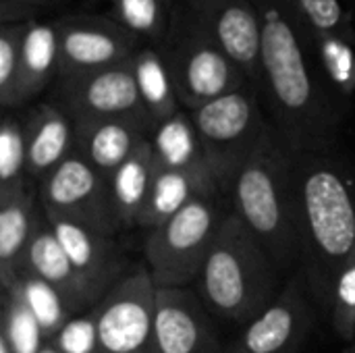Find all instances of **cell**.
<instances>
[{
  "label": "cell",
  "instance_id": "obj_1",
  "mask_svg": "<svg viewBox=\"0 0 355 353\" xmlns=\"http://www.w3.org/2000/svg\"><path fill=\"white\" fill-rule=\"evenodd\" d=\"M262 21V81L272 125L285 146L324 152L337 127L327 81L279 0H254Z\"/></svg>",
  "mask_w": 355,
  "mask_h": 353
},
{
  "label": "cell",
  "instance_id": "obj_2",
  "mask_svg": "<svg viewBox=\"0 0 355 353\" xmlns=\"http://www.w3.org/2000/svg\"><path fill=\"white\" fill-rule=\"evenodd\" d=\"M300 262L316 304L331 312L337 275L355 248V191L324 152L293 158Z\"/></svg>",
  "mask_w": 355,
  "mask_h": 353
},
{
  "label": "cell",
  "instance_id": "obj_3",
  "mask_svg": "<svg viewBox=\"0 0 355 353\" xmlns=\"http://www.w3.org/2000/svg\"><path fill=\"white\" fill-rule=\"evenodd\" d=\"M293 158L295 152L272 129L229 189L235 214L262 243L279 270L300 260Z\"/></svg>",
  "mask_w": 355,
  "mask_h": 353
},
{
  "label": "cell",
  "instance_id": "obj_4",
  "mask_svg": "<svg viewBox=\"0 0 355 353\" xmlns=\"http://www.w3.org/2000/svg\"><path fill=\"white\" fill-rule=\"evenodd\" d=\"M279 268L233 212L225 214L198 287L204 306L227 322H252L272 304Z\"/></svg>",
  "mask_w": 355,
  "mask_h": 353
},
{
  "label": "cell",
  "instance_id": "obj_5",
  "mask_svg": "<svg viewBox=\"0 0 355 353\" xmlns=\"http://www.w3.org/2000/svg\"><path fill=\"white\" fill-rule=\"evenodd\" d=\"M158 50L187 112L252 85L241 67L229 58L183 0H175L171 29Z\"/></svg>",
  "mask_w": 355,
  "mask_h": 353
},
{
  "label": "cell",
  "instance_id": "obj_6",
  "mask_svg": "<svg viewBox=\"0 0 355 353\" xmlns=\"http://www.w3.org/2000/svg\"><path fill=\"white\" fill-rule=\"evenodd\" d=\"M204 146L206 160L220 185L229 191L243 164L260 150L275 125L264 117L254 85L227 94L189 112Z\"/></svg>",
  "mask_w": 355,
  "mask_h": 353
},
{
  "label": "cell",
  "instance_id": "obj_7",
  "mask_svg": "<svg viewBox=\"0 0 355 353\" xmlns=\"http://www.w3.org/2000/svg\"><path fill=\"white\" fill-rule=\"evenodd\" d=\"M216 198H196L166 223L150 229L144 256L158 289H183L198 281L225 218Z\"/></svg>",
  "mask_w": 355,
  "mask_h": 353
},
{
  "label": "cell",
  "instance_id": "obj_8",
  "mask_svg": "<svg viewBox=\"0 0 355 353\" xmlns=\"http://www.w3.org/2000/svg\"><path fill=\"white\" fill-rule=\"evenodd\" d=\"M40 206L44 214L62 216L108 237L121 229L108 179L77 152L40 183Z\"/></svg>",
  "mask_w": 355,
  "mask_h": 353
},
{
  "label": "cell",
  "instance_id": "obj_9",
  "mask_svg": "<svg viewBox=\"0 0 355 353\" xmlns=\"http://www.w3.org/2000/svg\"><path fill=\"white\" fill-rule=\"evenodd\" d=\"M158 287L148 268L127 273L92 310L102 353L154 352Z\"/></svg>",
  "mask_w": 355,
  "mask_h": 353
},
{
  "label": "cell",
  "instance_id": "obj_10",
  "mask_svg": "<svg viewBox=\"0 0 355 353\" xmlns=\"http://www.w3.org/2000/svg\"><path fill=\"white\" fill-rule=\"evenodd\" d=\"M58 79L129 62L146 44L108 15L75 12L54 19Z\"/></svg>",
  "mask_w": 355,
  "mask_h": 353
},
{
  "label": "cell",
  "instance_id": "obj_11",
  "mask_svg": "<svg viewBox=\"0 0 355 353\" xmlns=\"http://www.w3.org/2000/svg\"><path fill=\"white\" fill-rule=\"evenodd\" d=\"M131 60L83 75L56 79L50 102L58 104L73 121L148 114L137 92Z\"/></svg>",
  "mask_w": 355,
  "mask_h": 353
},
{
  "label": "cell",
  "instance_id": "obj_12",
  "mask_svg": "<svg viewBox=\"0 0 355 353\" xmlns=\"http://www.w3.org/2000/svg\"><path fill=\"white\" fill-rule=\"evenodd\" d=\"M216 44L260 89L262 81V21L254 0H183Z\"/></svg>",
  "mask_w": 355,
  "mask_h": 353
},
{
  "label": "cell",
  "instance_id": "obj_13",
  "mask_svg": "<svg viewBox=\"0 0 355 353\" xmlns=\"http://www.w3.org/2000/svg\"><path fill=\"white\" fill-rule=\"evenodd\" d=\"M310 329L312 310L304 287L300 281H289L225 353H297Z\"/></svg>",
  "mask_w": 355,
  "mask_h": 353
},
{
  "label": "cell",
  "instance_id": "obj_14",
  "mask_svg": "<svg viewBox=\"0 0 355 353\" xmlns=\"http://www.w3.org/2000/svg\"><path fill=\"white\" fill-rule=\"evenodd\" d=\"M156 353H225L208 308L187 287L158 289L154 318Z\"/></svg>",
  "mask_w": 355,
  "mask_h": 353
},
{
  "label": "cell",
  "instance_id": "obj_15",
  "mask_svg": "<svg viewBox=\"0 0 355 353\" xmlns=\"http://www.w3.org/2000/svg\"><path fill=\"white\" fill-rule=\"evenodd\" d=\"M62 243L71 264L79 277L87 283L98 300H102L123 277L127 260L116 246L114 237L96 233L83 225L67 221L62 216L44 214Z\"/></svg>",
  "mask_w": 355,
  "mask_h": 353
},
{
  "label": "cell",
  "instance_id": "obj_16",
  "mask_svg": "<svg viewBox=\"0 0 355 353\" xmlns=\"http://www.w3.org/2000/svg\"><path fill=\"white\" fill-rule=\"evenodd\" d=\"M19 275H31L48 283L52 289L60 293V298L64 300V304L75 316L92 310L100 302L94 295V291L87 287V283L79 277L75 266L71 264L62 243L58 241L54 229L46 221L44 210L33 231V237L29 239L23 258L19 262L17 277Z\"/></svg>",
  "mask_w": 355,
  "mask_h": 353
},
{
  "label": "cell",
  "instance_id": "obj_17",
  "mask_svg": "<svg viewBox=\"0 0 355 353\" xmlns=\"http://www.w3.org/2000/svg\"><path fill=\"white\" fill-rule=\"evenodd\" d=\"M75 123V152L83 156L98 173L110 179L116 169L152 137L154 123L148 114L92 119Z\"/></svg>",
  "mask_w": 355,
  "mask_h": 353
},
{
  "label": "cell",
  "instance_id": "obj_18",
  "mask_svg": "<svg viewBox=\"0 0 355 353\" xmlns=\"http://www.w3.org/2000/svg\"><path fill=\"white\" fill-rule=\"evenodd\" d=\"M27 179L44 181L75 152V123L54 102H40L23 117Z\"/></svg>",
  "mask_w": 355,
  "mask_h": 353
},
{
  "label": "cell",
  "instance_id": "obj_19",
  "mask_svg": "<svg viewBox=\"0 0 355 353\" xmlns=\"http://www.w3.org/2000/svg\"><path fill=\"white\" fill-rule=\"evenodd\" d=\"M37 196L31 179L0 189V285L10 287L19 273L23 252L40 223Z\"/></svg>",
  "mask_w": 355,
  "mask_h": 353
},
{
  "label": "cell",
  "instance_id": "obj_20",
  "mask_svg": "<svg viewBox=\"0 0 355 353\" xmlns=\"http://www.w3.org/2000/svg\"><path fill=\"white\" fill-rule=\"evenodd\" d=\"M218 191L220 185L212 173L166 171L156 166L150 198L146 202L137 227L156 229L196 198H218Z\"/></svg>",
  "mask_w": 355,
  "mask_h": 353
},
{
  "label": "cell",
  "instance_id": "obj_21",
  "mask_svg": "<svg viewBox=\"0 0 355 353\" xmlns=\"http://www.w3.org/2000/svg\"><path fill=\"white\" fill-rule=\"evenodd\" d=\"M58 79V35L54 21H27L19 81H17V108L42 96Z\"/></svg>",
  "mask_w": 355,
  "mask_h": 353
},
{
  "label": "cell",
  "instance_id": "obj_22",
  "mask_svg": "<svg viewBox=\"0 0 355 353\" xmlns=\"http://www.w3.org/2000/svg\"><path fill=\"white\" fill-rule=\"evenodd\" d=\"M154 177H156V154H154L152 139L148 137L108 179L121 229H133L139 225V216L150 198Z\"/></svg>",
  "mask_w": 355,
  "mask_h": 353
},
{
  "label": "cell",
  "instance_id": "obj_23",
  "mask_svg": "<svg viewBox=\"0 0 355 353\" xmlns=\"http://www.w3.org/2000/svg\"><path fill=\"white\" fill-rule=\"evenodd\" d=\"M150 139L154 146L158 169L187 171V173H212L204 154L202 139L187 110H179L175 117L158 123Z\"/></svg>",
  "mask_w": 355,
  "mask_h": 353
},
{
  "label": "cell",
  "instance_id": "obj_24",
  "mask_svg": "<svg viewBox=\"0 0 355 353\" xmlns=\"http://www.w3.org/2000/svg\"><path fill=\"white\" fill-rule=\"evenodd\" d=\"M295 25L308 52L327 37H345L355 42L352 10L343 0H279Z\"/></svg>",
  "mask_w": 355,
  "mask_h": 353
},
{
  "label": "cell",
  "instance_id": "obj_25",
  "mask_svg": "<svg viewBox=\"0 0 355 353\" xmlns=\"http://www.w3.org/2000/svg\"><path fill=\"white\" fill-rule=\"evenodd\" d=\"M131 64H133V75H135L141 104H144L146 112L150 114L154 127L158 123L175 117L179 110H183L179 98H177V92H175L171 71H168L158 48L146 44L133 56Z\"/></svg>",
  "mask_w": 355,
  "mask_h": 353
},
{
  "label": "cell",
  "instance_id": "obj_26",
  "mask_svg": "<svg viewBox=\"0 0 355 353\" xmlns=\"http://www.w3.org/2000/svg\"><path fill=\"white\" fill-rule=\"evenodd\" d=\"M104 2L106 12L119 25L137 35L144 44L158 48L173 21L175 0H92Z\"/></svg>",
  "mask_w": 355,
  "mask_h": 353
},
{
  "label": "cell",
  "instance_id": "obj_27",
  "mask_svg": "<svg viewBox=\"0 0 355 353\" xmlns=\"http://www.w3.org/2000/svg\"><path fill=\"white\" fill-rule=\"evenodd\" d=\"M10 287L21 295V300L27 304V308L35 316L46 341H52L56 333L75 316L64 304V300L60 298V293L37 277L19 275Z\"/></svg>",
  "mask_w": 355,
  "mask_h": 353
},
{
  "label": "cell",
  "instance_id": "obj_28",
  "mask_svg": "<svg viewBox=\"0 0 355 353\" xmlns=\"http://www.w3.org/2000/svg\"><path fill=\"white\" fill-rule=\"evenodd\" d=\"M0 339L6 341L12 353H40L48 343L35 316L12 287L2 289Z\"/></svg>",
  "mask_w": 355,
  "mask_h": 353
},
{
  "label": "cell",
  "instance_id": "obj_29",
  "mask_svg": "<svg viewBox=\"0 0 355 353\" xmlns=\"http://www.w3.org/2000/svg\"><path fill=\"white\" fill-rule=\"evenodd\" d=\"M27 179V139L23 117L6 110L0 125V189Z\"/></svg>",
  "mask_w": 355,
  "mask_h": 353
},
{
  "label": "cell",
  "instance_id": "obj_30",
  "mask_svg": "<svg viewBox=\"0 0 355 353\" xmlns=\"http://www.w3.org/2000/svg\"><path fill=\"white\" fill-rule=\"evenodd\" d=\"M27 23L0 25V106L17 110V81Z\"/></svg>",
  "mask_w": 355,
  "mask_h": 353
},
{
  "label": "cell",
  "instance_id": "obj_31",
  "mask_svg": "<svg viewBox=\"0 0 355 353\" xmlns=\"http://www.w3.org/2000/svg\"><path fill=\"white\" fill-rule=\"evenodd\" d=\"M329 316L337 337L352 343L355 339V248L337 275Z\"/></svg>",
  "mask_w": 355,
  "mask_h": 353
},
{
  "label": "cell",
  "instance_id": "obj_32",
  "mask_svg": "<svg viewBox=\"0 0 355 353\" xmlns=\"http://www.w3.org/2000/svg\"><path fill=\"white\" fill-rule=\"evenodd\" d=\"M50 343L60 353H102L94 310L73 316Z\"/></svg>",
  "mask_w": 355,
  "mask_h": 353
},
{
  "label": "cell",
  "instance_id": "obj_33",
  "mask_svg": "<svg viewBox=\"0 0 355 353\" xmlns=\"http://www.w3.org/2000/svg\"><path fill=\"white\" fill-rule=\"evenodd\" d=\"M67 0H0V25L33 21L44 8L58 6Z\"/></svg>",
  "mask_w": 355,
  "mask_h": 353
},
{
  "label": "cell",
  "instance_id": "obj_34",
  "mask_svg": "<svg viewBox=\"0 0 355 353\" xmlns=\"http://www.w3.org/2000/svg\"><path fill=\"white\" fill-rule=\"evenodd\" d=\"M40 353H60V352H58V350H56V347H54V345L48 341V343H44V347L40 350Z\"/></svg>",
  "mask_w": 355,
  "mask_h": 353
},
{
  "label": "cell",
  "instance_id": "obj_35",
  "mask_svg": "<svg viewBox=\"0 0 355 353\" xmlns=\"http://www.w3.org/2000/svg\"><path fill=\"white\" fill-rule=\"evenodd\" d=\"M345 353H355V339L347 345V350H345Z\"/></svg>",
  "mask_w": 355,
  "mask_h": 353
},
{
  "label": "cell",
  "instance_id": "obj_36",
  "mask_svg": "<svg viewBox=\"0 0 355 353\" xmlns=\"http://www.w3.org/2000/svg\"><path fill=\"white\" fill-rule=\"evenodd\" d=\"M146 353H156V352H146Z\"/></svg>",
  "mask_w": 355,
  "mask_h": 353
}]
</instances>
